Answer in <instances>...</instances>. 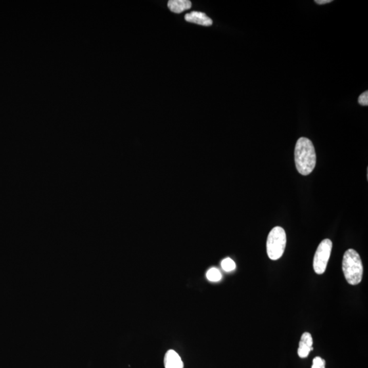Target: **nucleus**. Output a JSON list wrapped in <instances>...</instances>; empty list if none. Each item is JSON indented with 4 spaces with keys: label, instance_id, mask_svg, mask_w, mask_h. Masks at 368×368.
<instances>
[{
    "label": "nucleus",
    "instance_id": "f257e3e1",
    "mask_svg": "<svg viewBox=\"0 0 368 368\" xmlns=\"http://www.w3.org/2000/svg\"><path fill=\"white\" fill-rule=\"evenodd\" d=\"M295 162L298 172L308 175L312 172L317 163V154L312 142L306 137H301L297 141L295 149Z\"/></svg>",
    "mask_w": 368,
    "mask_h": 368
},
{
    "label": "nucleus",
    "instance_id": "f03ea898",
    "mask_svg": "<svg viewBox=\"0 0 368 368\" xmlns=\"http://www.w3.org/2000/svg\"><path fill=\"white\" fill-rule=\"evenodd\" d=\"M342 270L348 284L357 285L362 280L363 267L358 252L348 249L344 253L342 261Z\"/></svg>",
    "mask_w": 368,
    "mask_h": 368
},
{
    "label": "nucleus",
    "instance_id": "7ed1b4c3",
    "mask_svg": "<svg viewBox=\"0 0 368 368\" xmlns=\"http://www.w3.org/2000/svg\"><path fill=\"white\" fill-rule=\"evenodd\" d=\"M286 245V232L283 228L275 227L269 233L267 240V253L271 260L281 258Z\"/></svg>",
    "mask_w": 368,
    "mask_h": 368
},
{
    "label": "nucleus",
    "instance_id": "20e7f679",
    "mask_svg": "<svg viewBox=\"0 0 368 368\" xmlns=\"http://www.w3.org/2000/svg\"><path fill=\"white\" fill-rule=\"evenodd\" d=\"M332 250V242L329 239L324 240L318 247L313 261L314 269L317 274H323L325 272Z\"/></svg>",
    "mask_w": 368,
    "mask_h": 368
},
{
    "label": "nucleus",
    "instance_id": "39448f33",
    "mask_svg": "<svg viewBox=\"0 0 368 368\" xmlns=\"http://www.w3.org/2000/svg\"><path fill=\"white\" fill-rule=\"evenodd\" d=\"M186 22L193 23L203 26H211L213 24L212 19L209 17L206 13L194 11L185 15Z\"/></svg>",
    "mask_w": 368,
    "mask_h": 368
},
{
    "label": "nucleus",
    "instance_id": "423d86ee",
    "mask_svg": "<svg viewBox=\"0 0 368 368\" xmlns=\"http://www.w3.org/2000/svg\"><path fill=\"white\" fill-rule=\"evenodd\" d=\"M313 340L311 334L305 332L303 334L298 348V355L301 358H306L309 352L313 351Z\"/></svg>",
    "mask_w": 368,
    "mask_h": 368
},
{
    "label": "nucleus",
    "instance_id": "0eeeda50",
    "mask_svg": "<svg viewBox=\"0 0 368 368\" xmlns=\"http://www.w3.org/2000/svg\"><path fill=\"white\" fill-rule=\"evenodd\" d=\"M164 362L165 368H183V363L180 356L173 350L167 351Z\"/></svg>",
    "mask_w": 368,
    "mask_h": 368
},
{
    "label": "nucleus",
    "instance_id": "6e6552de",
    "mask_svg": "<svg viewBox=\"0 0 368 368\" xmlns=\"http://www.w3.org/2000/svg\"><path fill=\"white\" fill-rule=\"evenodd\" d=\"M168 7L171 12L179 14L190 9L192 2L188 0H170L168 2Z\"/></svg>",
    "mask_w": 368,
    "mask_h": 368
},
{
    "label": "nucleus",
    "instance_id": "1a4fd4ad",
    "mask_svg": "<svg viewBox=\"0 0 368 368\" xmlns=\"http://www.w3.org/2000/svg\"><path fill=\"white\" fill-rule=\"evenodd\" d=\"M206 277L211 282H219L222 279V274L218 269L213 267L209 269L207 272Z\"/></svg>",
    "mask_w": 368,
    "mask_h": 368
},
{
    "label": "nucleus",
    "instance_id": "9d476101",
    "mask_svg": "<svg viewBox=\"0 0 368 368\" xmlns=\"http://www.w3.org/2000/svg\"><path fill=\"white\" fill-rule=\"evenodd\" d=\"M221 266L224 270L227 271V272H230V271H233L235 269L236 265L235 263L231 259L227 258L222 261Z\"/></svg>",
    "mask_w": 368,
    "mask_h": 368
},
{
    "label": "nucleus",
    "instance_id": "9b49d317",
    "mask_svg": "<svg viewBox=\"0 0 368 368\" xmlns=\"http://www.w3.org/2000/svg\"><path fill=\"white\" fill-rule=\"evenodd\" d=\"M311 368H325V361L321 357H317L313 359Z\"/></svg>",
    "mask_w": 368,
    "mask_h": 368
},
{
    "label": "nucleus",
    "instance_id": "f8f14e48",
    "mask_svg": "<svg viewBox=\"0 0 368 368\" xmlns=\"http://www.w3.org/2000/svg\"><path fill=\"white\" fill-rule=\"evenodd\" d=\"M358 102L359 104L362 106L368 105V91H365L361 94L358 98Z\"/></svg>",
    "mask_w": 368,
    "mask_h": 368
},
{
    "label": "nucleus",
    "instance_id": "ddd939ff",
    "mask_svg": "<svg viewBox=\"0 0 368 368\" xmlns=\"http://www.w3.org/2000/svg\"><path fill=\"white\" fill-rule=\"evenodd\" d=\"M332 2H333L332 0H316L315 1L316 3L320 4V5H322V4L331 3Z\"/></svg>",
    "mask_w": 368,
    "mask_h": 368
}]
</instances>
